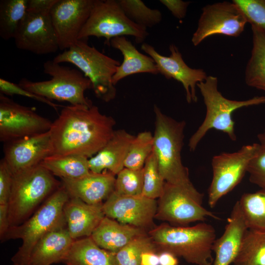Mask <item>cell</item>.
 Listing matches in <instances>:
<instances>
[{"mask_svg": "<svg viewBox=\"0 0 265 265\" xmlns=\"http://www.w3.org/2000/svg\"><path fill=\"white\" fill-rule=\"evenodd\" d=\"M52 123L31 107L0 94V140L8 142L49 131Z\"/></svg>", "mask_w": 265, "mask_h": 265, "instance_id": "obj_12", "label": "cell"}, {"mask_svg": "<svg viewBox=\"0 0 265 265\" xmlns=\"http://www.w3.org/2000/svg\"><path fill=\"white\" fill-rule=\"evenodd\" d=\"M259 143L243 146L232 153H222L212 159V178L208 190L209 206L213 208L219 200L238 185L251 159L261 150Z\"/></svg>", "mask_w": 265, "mask_h": 265, "instance_id": "obj_11", "label": "cell"}, {"mask_svg": "<svg viewBox=\"0 0 265 265\" xmlns=\"http://www.w3.org/2000/svg\"><path fill=\"white\" fill-rule=\"evenodd\" d=\"M157 207L156 199L142 195H120L114 191L103 204V210L106 216L148 232L156 226L154 219Z\"/></svg>", "mask_w": 265, "mask_h": 265, "instance_id": "obj_15", "label": "cell"}, {"mask_svg": "<svg viewBox=\"0 0 265 265\" xmlns=\"http://www.w3.org/2000/svg\"><path fill=\"white\" fill-rule=\"evenodd\" d=\"M204 194L192 183L175 185L165 182L159 198L155 219L167 221L174 226H188L204 222L208 217L220 218L202 206Z\"/></svg>", "mask_w": 265, "mask_h": 265, "instance_id": "obj_9", "label": "cell"}, {"mask_svg": "<svg viewBox=\"0 0 265 265\" xmlns=\"http://www.w3.org/2000/svg\"><path fill=\"white\" fill-rule=\"evenodd\" d=\"M116 122L93 105L64 107L50 130L51 155H78L90 158L112 137Z\"/></svg>", "mask_w": 265, "mask_h": 265, "instance_id": "obj_1", "label": "cell"}, {"mask_svg": "<svg viewBox=\"0 0 265 265\" xmlns=\"http://www.w3.org/2000/svg\"><path fill=\"white\" fill-rule=\"evenodd\" d=\"M143 187V170H133L124 167L116 175L114 192L123 196L142 194Z\"/></svg>", "mask_w": 265, "mask_h": 265, "instance_id": "obj_36", "label": "cell"}, {"mask_svg": "<svg viewBox=\"0 0 265 265\" xmlns=\"http://www.w3.org/2000/svg\"><path fill=\"white\" fill-rule=\"evenodd\" d=\"M115 175L108 171L91 172L78 179H61L62 186L70 197L80 199L89 204L103 203L114 191Z\"/></svg>", "mask_w": 265, "mask_h": 265, "instance_id": "obj_20", "label": "cell"}, {"mask_svg": "<svg viewBox=\"0 0 265 265\" xmlns=\"http://www.w3.org/2000/svg\"><path fill=\"white\" fill-rule=\"evenodd\" d=\"M43 71L51 77L50 80L32 81L24 78L19 85L51 101L66 102L73 106L93 105L84 95L86 90L92 89L91 82L80 71L50 60L44 63Z\"/></svg>", "mask_w": 265, "mask_h": 265, "instance_id": "obj_8", "label": "cell"}, {"mask_svg": "<svg viewBox=\"0 0 265 265\" xmlns=\"http://www.w3.org/2000/svg\"><path fill=\"white\" fill-rule=\"evenodd\" d=\"M150 251L157 253L153 241L147 233L134 238L115 254L117 265H141L142 254Z\"/></svg>", "mask_w": 265, "mask_h": 265, "instance_id": "obj_34", "label": "cell"}, {"mask_svg": "<svg viewBox=\"0 0 265 265\" xmlns=\"http://www.w3.org/2000/svg\"><path fill=\"white\" fill-rule=\"evenodd\" d=\"M134 137L125 130H115L103 148L89 159L91 172L101 173L108 171L116 176L124 168V162Z\"/></svg>", "mask_w": 265, "mask_h": 265, "instance_id": "obj_23", "label": "cell"}, {"mask_svg": "<svg viewBox=\"0 0 265 265\" xmlns=\"http://www.w3.org/2000/svg\"><path fill=\"white\" fill-rule=\"evenodd\" d=\"M40 164L61 179L80 178L91 172L89 158L81 155H51Z\"/></svg>", "mask_w": 265, "mask_h": 265, "instance_id": "obj_28", "label": "cell"}, {"mask_svg": "<svg viewBox=\"0 0 265 265\" xmlns=\"http://www.w3.org/2000/svg\"><path fill=\"white\" fill-rule=\"evenodd\" d=\"M233 265H265V231L248 228Z\"/></svg>", "mask_w": 265, "mask_h": 265, "instance_id": "obj_29", "label": "cell"}, {"mask_svg": "<svg viewBox=\"0 0 265 265\" xmlns=\"http://www.w3.org/2000/svg\"><path fill=\"white\" fill-rule=\"evenodd\" d=\"M147 29L127 17L118 0H94L90 16L78 40L87 41L90 36L103 37L109 46L113 38L132 36L136 43H141L149 35Z\"/></svg>", "mask_w": 265, "mask_h": 265, "instance_id": "obj_10", "label": "cell"}, {"mask_svg": "<svg viewBox=\"0 0 265 265\" xmlns=\"http://www.w3.org/2000/svg\"><path fill=\"white\" fill-rule=\"evenodd\" d=\"M248 229L239 202L237 201L227 218L223 233L213 242L212 250L214 257L212 265H230L233 263Z\"/></svg>", "mask_w": 265, "mask_h": 265, "instance_id": "obj_19", "label": "cell"}, {"mask_svg": "<svg viewBox=\"0 0 265 265\" xmlns=\"http://www.w3.org/2000/svg\"><path fill=\"white\" fill-rule=\"evenodd\" d=\"M103 204H89L80 199L70 197L63 208V215L72 238L90 237L105 216Z\"/></svg>", "mask_w": 265, "mask_h": 265, "instance_id": "obj_21", "label": "cell"}, {"mask_svg": "<svg viewBox=\"0 0 265 265\" xmlns=\"http://www.w3.org/2000/svg\"><path fill=\"white\" fill-rule=\"evenodd\" d=\"M217 77L208 76L203 81L197 84L206 107L204 120L191 136L188 147L194 151L199 143L211 129L225 133L232 141L237 140L233 113L239 108L265 104V96H255L251 99L237 101L224 97L217 88Z\"/></svg>", "mask_w": 265, "mask_h": 265, "instance_id": "obj_6", "label": "cell"}, {"mask_svg": "<svg viewBox=\"0 0 265 265\" xmlns=\"http://www.w3.org/2000/svg\"><path fill=\"white\" fill-rule=\"evenodd\" d=\"M238 201L248 228L265 231V189L245 193Z\"/></svg>", "mask_w": 265, "mask_h": 265, "instance_id": "obj_31", "label": "cell"}, {"mask_svg": "<svg viewBox=\"0 0 265 265\" xmlns=\"http://www.w3.org/2000/svg\"><path fill=\"white\" fill-rule=\"evenodd\" d=\"M155 130L153 152L160 173L165 182L175 185L191 183L188 168L182 161L184 145L185 121H178L163 113L154 106Z\"/></svg>", "mask_w": 265, "mask_h": 265, "instance_id": "obj_4", "label": "cell"}, {"mask_svg": "<svg viewBox=\"0 0 265 265\" xmlns=\"http://www.w3.org/2000/svg\"><path fill=\"white\" fill-rule=\"evenodd\" d=\"M143 187L142 195L156 199L162 194L165 181L162 177L158 161L153 151L143 168Z\"/></svg>", "mask_w": 265, "mask_h": 265, "instance_id": "obj_35", "label": "cell"}, {"mask_svg": "<svg viewBox=\"0 0 265 265\" xmlns=\"http://www.w3.org/2000/svg\"><path fill=\"white\" fill-rule=\"evenodd\" d=\"M53 176L41 164L13 175L8 203L9 227L26 220L61 186Z\"/></svg>", "mask_w": 265, "mask_h": 265, "instance_id": "obj_5", "label": "cell"}, {"mask_svg": "<svg viewBox=\"0 0 265 265\" xmlns=\"http://www.w3.org/2000/svg\"><path fill=\"white\" fill-rule=\"evenodd\" d=\"M4 159L13 175L36 166L51 155L50 131L6 143Z\"/></svg>", "mask_w": 265, "mask_h": 265, "instance_id": "obj_18", "label": "cell"}, {"mask_svg": "<svg viewBox=\"0 0 265 265\" xmlns=\"http://www.w3.org/2000/svg\"><path fill=\"white\" fill-rule=\"evenodd\" d=\"M94 0H58L50 11L59 49H68L78 40Z\"/></svg>", "mask_w": 265, "mask_h": 265, "instance_id": "obj_16", "label": "cell"}, {"mask_svg": "<svg viewBox=\"0 0 265 265\" xmlns=\"http://www.w3.org/2000/svg\"><path fill=\"white\" fill-rule=\"evenodd\" d=\"M147 233L105 216L90 237L101 248L116 254L134 238Z\"/></svg>", "mask_w": 265, "mask_h": 265, "instance_id": "obj_25", "label": "cell"}, {"mask_svg": "<svg viewBox=\"0 0 265 265\" xmlns=\"http://www.w3.org/2000/svg\"><path fill=\"white\" fill-rule=\"evenodd\" d=\"M0 93L5 95H17L35 100L49 105L55 110L57 109L58 106H60L47 98L21 87L18 84L11 82L2 78L0 79Z\"/></svg>", "mask_w": 265, "mask_h": 265, "instance_id": "obj_39", "label": "cell"}, {"mask_svg": "<svg viewBox=\"0 0 265 265\" xmlns=\"http://www.w3.org/2000/svg\"><path fill=\"white\" fill-rule=\"evenodd\" d=\"M247 23L241 11L233 1L206 5L202 9L191 42L197 46L207 37L216 34L238 37Z\"/></svg>", "mask_w": 265, "mask_h": 265, "instance_id": "obj_13", "label": "cell"}, {"mask_svg": "<svg viewBox=\"0 0 265 265\" xmlns=\"http://www.w3.org/2000/svg\"><path fill=\"white\" fill-rule=\"evenodd\" d=\"M70 196L62 186L54 191L23 223L9 227L3 242L21 239L22 244L11 258L14 265H26L34 246L46 234L65 221L63 208Z\"/></svg>", "mask_w": 265, "mask_h": 265, "instance_id": "obj_3", "label": "cell"}, {"mask_svg": "<svg viewBox=\"0 0 265 265\" xmlns=\"http://www.w3.org/2000/svg\"><path fill=\"white\" fill-rule=\"evenodd\" d=\"M257 137L259 140V144L261 145V148L265 150V132L259 133Z\"/></svg>", "mask_w": 265, "mask_h": 265, "instance_id": "obj_45", "label": "cell"}, {"mask_svg": "<svg viewBox=\"0 0 265 265\" xmlns=\"http://www.w3.org/2000/svg\"><path fill=\"white\" fill-rule=\"evenodd\" d=\"M74 240L64 221L39 240L33 248L26 265L63 263Z\"/></svg>", "mask_w": 265, "mask_h": 265, "instance_id": "obj_22", "label": "cell"}, {"mask_svg": "<svg viewBox=\"0 0 265 265\" xmlns=\"http://www.w3.org/2000/svg\"><path fill=\"white\" fill-rule=\"evenodd\" d=\"M159 254V265H178V257L168 251L160 252Z\"/></svg>", "mask_w": 265, "mask_h": 265, "instance_id": "obj_43", "label": "cell"}, {"mask_svg": "<svg viewBox=\"0 0 265 265\" xmlns=\"http://www.w3.org/2000/svg\"><path fill=\"white\" fill-rule=\"evenodd\" d=\"M118 0L127 17L139 26L147 29L158 25L162 20L160 10L148 7L141 0Z\"/></svg>", "mask_w": 265, "mask_h": 265, "instance_id": "obj_33", "label": "cell"}, {"mask_svg": "<svg viewBox=\"0 0 265 265\" xmlns=\"http://www.w3.org/2000/svg\"><path fill=\"white\" fill-rule=\"evenodd\" d=\"M141 49L154 60L159 74L166 79H173L181 82L185 89L186 101L190 104L197 101L196 87L204 81L208 76L202 69L189 67L184 60L177 47L169 45V56L162 55L151 45L143 43Z\"/></svg>", "mask_w": 265, "mask_h": 265, "instance_id": "obj_17", "label": "cell"}, {"mask_svg": "<svg viewBox=\"0 0 265 265\" xmlns=\"http://www.w3.org/2000/svg\"><path fill=\"white\" fill-rule=\"evenodd\" d=\"M153 150V134L149 131L139 132L132 141L125 162L124 167L139 170Z\"/></svg>", "mask_w": 265, "mask_h": 265, "instance_id": "obj_32", "label": "cell"}, {"mask_svg": "<svg viewBox=\"0 0 265 265\" xmlns=\"http://www.w3.org/2000/svg\"><path fill=\"white\" fill-rule=\"evenodd\" d=\"M58 0H27V11H50Z\"/></svg>", "mask_w": 265, "mask_h": 265, "instance_id": "obj_42", "label": "cell"}, {"mask_svg": "<svg viewBox=\"0 0 265 265\" xmlns=\"http://www.w3.org/2000/svg\"><path fill=\"white\" fill-rule=\"evenodd\" d=\"M27 0L0 1V36L5 40L14 38L27 11Z\"/></svg>", "mask_w": 265, "mask_h": 265, "instance_id": "obj_30", "label": "cell"}, {"mask_svg": "<svg viewBox=\"0 0 265 265\" xmlns=\"http://www.w3.org/2000/svg\"><path fill=\"white\" fill-rule=\"evenodd\" d=\"M63 263L66 265H117L115 253L101 248L90 237L75 240Z\"/></svg>", "mask_w": 265, "mask_h": 265, "instance_id": "obj_26", "label": "cell"}, {"mask_svg": "<svg viewBox=\"0 0 265 265\" xmlns=\"http://www.w3.org/2000/svg\"><path fill=\"white\" fill-rule=\"evenodd\" d=\"M53 60L76 66L90 80L92 89L99 99L109 102L116 97L117 90L112 78L120 62L89 46L86 40H78Z\"/></svg>", "mask_w": 265, "mask_h": 265, "instance_id": "obj_7", "label": "cell"}, {"mask_svg": "<svg viewBox=\"0 0 265 265\" xmlns=\"http://www.w3.org/2000/svg\"><path fill=\"white\" fill-rule=\"evenodd\" d=\"M158 254L170 252L195 265H212V247L216 238L212 225L201 222L192 226H174L168 223L156 226L148 232Z\"/></svg>", "mask_w": 265, "mask_h": 265, "instance_id": "obj_2", "label": "cell"}, {"mask_svg": "<svg viewBox=\"0 0 265 265\" xmlns=\"http://www.w3.org/2000/svg\"><path fill=\"white\" fill-rule=\"evenodd\" d=\"M159 2L165 6L177 19H184L186 14L187 7L190 1L181 0H160Z\"/></svg>", "mask_w": 265, "mask_h": 265, "instance_id": "obj_41", "label": "cell"}, {"mask_svg": "<svg viewBox=\"0 0 265 265\" xmlns=\"http://www.w3.org/2000/svg\"><path fill=\"white\" fill-rule=\"evenodd\" d=\"M247 22L265 32V0H234Z\"/></svg>", "mask_w": 265, "mask_h": 265, "instance_id": "obj_37", "label": "cell"}, {"mask_svg": "<svg viewBox=\"0 0 265 265\" xmlns=\"http://www.w3.org/2000/svg\"><path fill=\"white\" fill-rule=\"evenodd\" d=\"M253 46L246 64L245 81L250 87L265 91V32L251 26Z\"/></svg>", "mask_w": 265, "mask_h": 265, "instance_id": "obj_27", "label": "cell"}, {"mask_svg": "<svg viewBox=\"0 0 265 265\" xmlns=\"http://www.w3.org/2000/svg\"><path fill=\"white\" fill-rule=\"evenodd\" d=\"M13 174L3 158L0 162V205L8 206Z\"/></svg>", "mask_w": 265, "mask_h": 265, "instance_id": "obj_40", "label": "cell"}, {"mask_svg": "<svg viewBox=\"0 0 265 265\" xmlns=\"http://www.w3.org/2000/svg\"><path fill=\"white\" fill-rule=\"evenodd\" d=\"M113 48L119 50L123 56L122 62L112 78L114 85L121 80L132 75L149 73L159 74L154 59L148 55L140 53L132 43L125 36L112 38L110 41Z\"/></svg>", "mask_w": 265, "mask_h": 265, "instance_id": "obj_24", "label": "cell"}, {"mask_svg": "<svg viewBox=\"0 0 265 265\" xmlns=\"http://www.w3.org/2000/svg\"><path fill=\"white\" fill-rule=\"evenodd\" d=\"M141 265H159V254L154 251H146L141 256Z\"/></svg>", "mask_w": 265, "mask_h": 265, "instance_id": "obj_44", "label": "cell"}, {"mask_svg": "<svg viewBox=\"0 0 265 265\" xmlns=\"http://www.w3.org/2000/svg\"><path fill=\"white\" fill-rule=\"evenodd\" d=\"M249 181L265 189V150L259 152L250 161L247 168Z\"/></svg>", "mask_w": 265, "mask_h": 265, "instance_id": "obj_38", "label": "cell"}, {"mask_svg": "<svg viewBox=\"0 0 265 265\" xmlns=\"http://www.w3.org/2000/svg\"><path fill=\"white\" fill-rule=\"evenodd\" d=\"M13 39L17 48L36 54L54 53L59 49L50 11H27Z\"/></svg>", "mask_w": 265, "mask_h": 265, "instance_id": "obj_14", "label": "cell"}]
</instances>
